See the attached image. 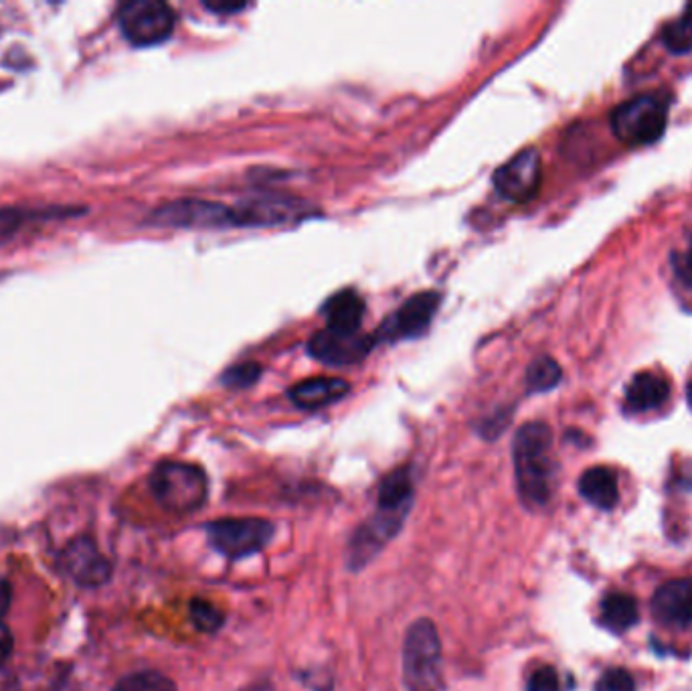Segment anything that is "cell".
Masks as SVG:
<instances>
[{
    "label": "cell",
    "instance_id": "cell-16",
    "mask_svg": "<svg viewBox=\"0 0 692 691\" xmlns=\"http://www.w3.org/2000/svg\"><path fill=\"white\" fill-rule=\"evenodd\" d=\"M670 398V384L665 375L654 372H640L628 384L626 389V405L630 412H651L660 405H665Z\"/></svg>",
    "mask_w": 692,
    "mask_h": 691
},
{
    "label": "cell",
    "instance_id": "cell-6",
    "mask_svg": "<svg viewBox=\"0 0 692 691\" xmlns=\"http://www.w3.org/2000/svg\"><path fill=\"white\" fill-rule=\"evenodd\" d=\"M118 25L130 44L150 47L169 39L177 15L162 0H130L118 11Z\"/></svg>",
    "mask_w": 692,
    "mask_h": 691
},
{
    "label": "cell",
    "instance_id": "cell-12",
    "mask_svg": "<svg viewBox=\"0 0 692 691\" xmlns=\"http://www.w3.org/2000/svg\"><path fill=\"white\" fill-rule=\"evenodd\" d=\"M439 303H441V296L438 292H420L411 296L410 301L383 325L379 337L387 341H396L403 337H420L422 332L429 329L432 320L438 313Z\"/></svg>",
    "mask_w": 692,
    "mask_h": 691
},
{
    "label": "cell",
    "instance_id": "cell-11",
    "mask_svg": "<svg viewBox=\"0 0 692 691\" xmlns=\"http://www.w3.org/2000/svg\"><path fill=\"white\" fill-rule=\"evenodd\" d=\"M61 563L68 577L85 589H96L106 584L112 574V566L89 537H80L71 542L70 546L63 549Z\"/></svg>",
    "mask_w": 692,
    "mask_h": 691
},
{
    "label": "cell",
    "instance_id": "cell-23",
    "mask_svg": "<svg viewBox=\"0 0 692 691\" xmlns=\"http://www.w3.org/2000/svg\"><path fill=\"white\" fill-rule=\"evenodd\" d=\"M112 691H177V686L170 677L158 671H138L122 677Z\"/></svg>",
    "mask_w": 692,
    "mask_h": 691
},
{
    "label": "cell",
    "instance_id": "cell-31",
    "mask_svg": "<svg viewBox=\"0 0 692 691\" xmlns=\"http://www.w3.org/2000/svg\"><path fill=\"white\" fill-rule=\"evenodd\" d=\"M11 598H13V592L7 580L0 578V619L9 613V606H11Z\"/></svg>",
    "mask_w": 692,
    "mask_h": 691
},
{
    "label": "cell",
    "instance_id": "cell-3",
    "mask_svg": "<svg viewBox=\"0 0 692 691\" xmlns=\"http://www.w3.org/2000/svg\"><path fill=\"white\" fill-rule=\"evenodd\" d=\"M403 679L408 691L441 690V641L429 619L415 620L403 643Z\"/></svg>",
    "mask_w": 692,
    "mask_h": 691
},
{
    "label": "cell",
    "instance_id": "cell-7",
    "mask_svg": "<svg viewBox=\"0 0 692 691\" xmlns=\"http://www.w3.org/2000/svg\"><path fill=\"white\" fill-rule=\"evenodd\" d=\"M410 509L411 505H377L373 518L354 532L349 544V566L353 570H361L368 562H373V558L399 533L403 521L410 516Z\"/></svg>",
    "mask_w": 692,
    "mask_h": 691
},
{
    "label": "cell",
    "instance_id": "cell-5",
    "mask_svg": "<svg viewBox=\"0 0 692 691\" xmlns=\"http://www.w3.org/2000/svg\"><path fill=\"white\" fill-rule=\"evenodd\" d=\"M276 533L274 523L259 518H227L207 523L211 546L227 560H243L268 546Z\"/></svg>",
    "mask_w": 692,
    "mask_h": 691
},
{
    "label": "cell",
    "instance_id": "cell-8",
    "mask_svg": "<svg viewBox=\"0 0 692 691\" xmlns=\"http://www.w3.org/2000/svg\"><path fill=\"white\" fill-rule=\"evenodd\" d=\"M543 165L537 148H524L495 173V189L507 202H531L541 189Z\"/></svg>",
    "mask_w": 692,
    "mask_h": 691
},
{
    "label": "cell",
    "instance_id": "cell-30",
    "mask_svg": "<svg viewBox=\"0 0 692 691\" xmlns=\"http://www.w3.org/2000/svg\"><path fill=\"white\" fill-rule=\"evenodd\" d=\"M13 634L0 622V665H4L13 653Z\"/></svg>",
    "mask_w": 692,
    "mask_h": 691
},
{
    "label": "cell",
    "instance_id": "cell-21",
    "mask_svg": "<svg viewBox=\"0 0 692 691\" xmlns=\"http://www.w3.org/2000/svg\"><path fill=\"white\" fill-rule=\"evenodd\" d=\"M663 41L670 53H691L692 51V4H689L682 15L670 21L663 31Z\"/></svg>",
    "mask_w": 692,
    "mask_h": 691
},
{
    "label": "cell",
    "instance_id": "cell-22",
    "mask_svg": "<svg viewBox=\"0 0 692 691\" xmlns=\"http://www.w3.org/2000/svg\"><path fill=\"white\" fill-rule=\"evenodd\" d=\"M561 367L551 357H538L526 372V388L531 391H549L561 381Z\"/></svg>",
    "mask_w": 692,
    "mask_h": 691
},
{
    "label": "cell",
    "instance_id": "cell-32",
    "mask_svg": "<svg viewBox=\"0 0 692 691\" xmlns=\"http://www.w3.org/2000/svg\"><path fill=\"white\" fill-rule=\"evenodd\" d=\"M205 7L213 13H235V11L245 9L243 2H240V4H235V2H205Z\"/></svg>",
    "mask_w": 692,
    "mask_h": 691
},
{
    "label": "cell",
    "instance_id": "cell-24",
    "mask_svg": "<svg viewBox=\"0 0 692 691\" xmlns=\"http://www.w3.org/2000/svg\"><path fill=\"white\" fill-rule=\"evenodd\" d=\"M189 615H191L193 625L197 627L201 633H215V631H219L221 625H223V620H226V615H223L217 606L207 603V601H203V598H197V601L191 603Z\"/></svg>",
    "mask_w": 692,
    "mask_h": 691
},
{
    "label": "cell",
    "instance_id": "cell-28",
    "mask_svg": "<svg viewBox=\"0 0 692 691\" xmlns=\"http://www.w3.org/2000/svg\"><path fill=\"white\" fill-rule=\"evenodd\" d=\"M559 676L553 667H538L537 671H533L529 681H526V691H559Z\"/></svg>",
    "mask_w": 692,
    "mask_h": 691
},
{
    "label": "cell",
    "instance_id": "cell-1",
    "mask_svg": "<svg viewBox=\"0 0 692 691\" xmlns=\"http://www.w3.org/2000/svg\"><path fill=\"white\" fill-rule=\"evenodd\" d=\"M512 457L523 504L531 509L545 507L551 501L557 475L551 428L543 422L524 424L514 438Z\"/></svg>",
    "mask_w": 692,
    "mask_h": 691
},
{
    "label": "cell",
    "instance_id": "cell-4",
    "mask_svg": "<svg viewBox=\"0 0 692 691\" xmlns=\"http://www.w3.org/2000/svg\"><path fill=\"white\" fill-rule=\"evenodd\" d=\"M668 124V98L654 92L623 101L611 112L614 134L628 146H648L663 138Z\"/></svg>",
    "mask_w": 692,
    "mask_h": 691
},
{
    "label": "cell",
    "instance_id": "cell-27",
    "mask_svg": "<svg viewBox=\"0 0 692 691\" xmlns=\"http://www.w3.org/2000/svg\"><path fill=\"white\" fill-rule=\"evenodd\" d=\"M33 217H39V214H25L21 209H0V240L13 235L14 231L21 230Z\"/></svg>",
    "mask_w": 692,
    "mask_h": 691
},
{
    "label": "cell",
    "instance_id": "cell-26",
    "mask_svg": "<svg viewBox=\"0 0 692 691\" xmlns=\"http://www.w3.org/2000/svg\"><path fill=\"white\" fill-rule=\"evenodd\" d=\"M595 691H636V681L628 669L616 667L597 679Z\"/></svg>",
    "mask_w": 692,
    "mask_h": 691
},
{
    "label": "cell",
    "instance_id": "cell-20",
    "mask_svg": "<svg viewBox=\"0 0 692 691\" xmlns=\"http://www.w3.org/2000/svg\"><path fill=\"white\" fill-rule=\"evenodd\" d=\"M377 505H389V507L413 505V481H411V473L408 466L397 469L391 475L383 478Z\"/></svg>",
    "mask_w": 692,
    "mask_h": 691
},
{
    "label": "cell",
    "instance_id": "cell-33",
    "mask_svg": "<svg viewBox=\"0 0 692 691\" xmlns=\"http://www.w3.org/2000/svg\"><path fill=\"white\" fill-rule=\"evenodd\" d=\"M0 691H19L11 677L0 676Z\"/></svg>",
    "mask_w": 692,
    "mask_h": 691
},
{
    "label": "cell",
    "instance_id": "cell-25",
    "mask_svg": "<svg viewBox=\"0 0 692 691\" xmlns=\"http://www.w3.org/2000/svg\"><path fill=\"white\" fill-rule=\"evenodd\" d=\"M262 375V367L257 363H241L231 369H227L223 375V384L229 388L245 389L254 386Z\"/></svg>",
    "mask_w": 692,
    "mask_h": 691
},
{
    "label": "cell",
    "instance_id": "cell-18",
    "mask_svg": "<svg viewBox=\"0 0 692 691\" xmlns=\"http://www.w3.org/2000/svg\"><path fill=\"white\" fill-rule=\"evenodd\" d=\"M580 493L597 509L611 511L620 501L618 476L608 466H592L580 478Z\"/></svg>",
    "mask_w": 692,
    "mask_h": 691
},
{
    "label": "cell",
    "instance_id": "cell-15",
    "mask_svg": "<svg viewBox=\"0 0 692 691\" xmlns=\"http://www.w3.org/2000/svg\"><path fill=\"white\" fill-rule=\"evenodd\" d=\"M349 381L340 377H311L290 389V400L302 410H318L339 402L349 393Z\"/></svg>",
    "mask_w": 692,
    "mask_h": 691
},
{
    "label": "cell",
    "instance_id": "cell-19",
    "mask_svg": "<svg viewBox=\"0 0 692 691\" xmlns=\"http://www.w3.org/2000/svg\"><path fill=\"white\" fill-rule=\"evenodd\" d=\"M638 601L628 592H609L602 601V622L614 633H623L638 622Z\"/></svg>",
    "mask_w": 692,
    "mask_h": 691
},
{
    "label": "cell",
    "instance_id": "cell-9",
    "mask_svg": "<svg viewBox=\"0 0 692 691\" xmlns=\"http://www.w3.org/2000/svg\"><path fill=\"white\" fill-rule=\"evenodd\" d=\"M156 223L172 228H223L238 226L235 207L203 199H183L160 207L155 214Z\"/></svg>",
    "mask_w": 692,
    "mask_h": 691
},
{
    "label": "cell",
    "instance_id": "cell-2",
    "mask_svg": "<svg viewBox=\"0 0 692 691\" xmlns=\"http://www.w3.org/2000/svg\"><path fill=\"white\" fill-rule=\"evenodd\" d=\"M150 490L162 509L184 516L201 509L207 501V476L191 462H160L150 475Z\"/></svg>",
    "mask_w": 692,
    "mask_h": 691
},
{
    "label": "cell",
    "instance_id": "cell-29",
    "mask_svg": "<svg viewBox=\"0 0 692 691\" xmlns=\"http://www.w3.org/2000/svg\"><path fill=\"white\" fill-rule=\"evenodd\" d=\"M675 270L679 274L680 280L692 287V244L679 259H675Z\"/></svg>",
    "mask_w": 692,
    "mask_h": 691
},
{
    "label": "cell",
    "instance_id": "cell-13",
    "mask_svg": "<svg viewBox=\"0 0 692 691\" xmlns=\"http://www.w3.org/2000/svg\"><path fill=\"white\" fill-rule=\"evenodd\" d=\"M652 615L672 629L692 627V578L670 580L652 598Z\"/></svg>",
    "mask_w": 692,
    "mask_h": 691
},
{
    "label": "cell",
    "instance_id": "cell-14",
    "mask_svg": "<svg viewBox=\"0 0 692 691\" xmlns=\"http://www.w3.org/2000/svg\"><path fill=\"white\" fill-rule=\"evenodd\" d=\"M235 214H238V226H282V223L300 221L311 211L294 199L268 195V197H257V199L243 203L241 207H235Z\"/></svg>",
    "mask_w": 692,
    "mask_h": 691
},
{
    "label": "cell",
    "instance_id": "cell-34",
    "mask_svg": "<svg viewBox=\"0 0 692 691\" xmlns=\"http://www.w3.org/2000/svg\"><path fill=\"white\" fill-rule=\"evenodd\" d=\"M687 402H689L692 410V379L689 381V386H687Z\"/></svg>",
    "mask_w": 692,
    "mask_h": 691
},
{
    "label": "cell",
    "instance_id": "cell-10",
    "mask_svg": "<svg viewBox=\"0 0 692 691\" xmlns=\"http://www.w3.org/2000/svg\"><path fill=\"white\" fill-rule=\"evenodd\" d=\"M375 346V337H367L361 332L318 331L308 341V353L314 360L323 361L332 367L351 365L356 361L365 360L368 351Z\"/></svg>",
    "mask_w": 692,
    "mask_h": 691
},
{
    "label": "cell",
    "instance_id": "cell-17",
    "mask_svg": "<svg viewBox=\"0 0 692 691\" xmlns=\"http://www.w3.org/2000/svg\"><path fill=\"white\" fill-rule=\"evenodd\" d=\"M323 313L328 325L326 329L353 335L361 329V323L365 317V303L354 290H342L326 301Z\"/></svg>",
    "mask_w": 692,
    "mask_h": 691
}]
</instances>
